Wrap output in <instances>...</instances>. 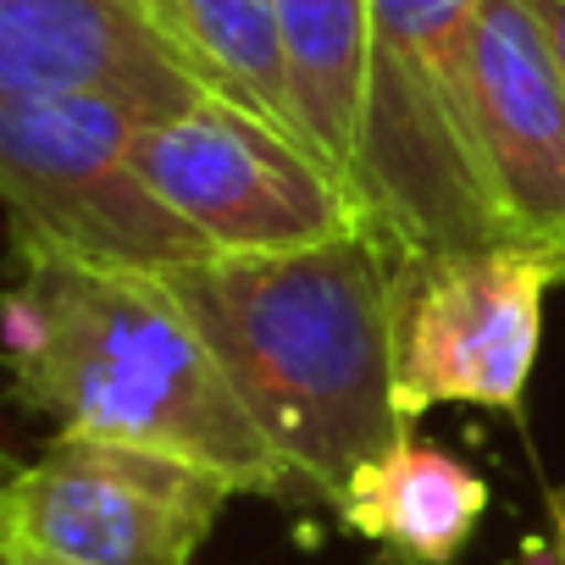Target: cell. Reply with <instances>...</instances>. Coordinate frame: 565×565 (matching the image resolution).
Instances as JSON below:
<instances>
[{
	"label": "cell",
	"instance_id": "7",
	"mask_svg": "<svg viewBox=\"0 0 565 565\" xmlns=\"http://www.w3.org/2000/svg\"><path fill=\"white\" fill-rule=\"evenodd\" d=\"M233 488L178 455L56 433L0 488L12 548L67 565H194Z\"/></svg>",
	"mask_w": 565,
	"mask_h": 565
},
{
	"label": "cell",
	"instance_id": "5",
	"mask_svg": "<svg viewBox=\"0 0 565 565\" xmlns=\"http://www.w3.org/2000/svg\"><path fill=\"white\" fill-rule=\"evenodd\" d=\"M128 167L216 255L306 249L366 227L344 178H333L295 134L222 95L150 117L128 145Z\"/></svg>",
	"mask_w": 565,
	"mask_h": 565
},
{
	"label": "cell",
	"instance_id": "9",
	"mask_svg": "<svg viewBox=\"0 0 565 565\" xmlns=\"http://www.w3.org/2000/svg\"><path fill=\"white\" fill-rule=\"evenodd\" d=\"M45 89L128 95L156 117L205 95L145 0H0V95Z\"/></svg>",
	"mask_w": 565,
	"mask_h": 565
},
{
	"label": "cell",
	"instance_id": "16",
	"mask_svg": "<svg viewBox=\"0 0 565 565\" xmlns=\"http://www.w3.org/2000/svg\"><path fill=\"white\" fill-rule=\"evenodd\" d=\"M12 565H67V559H51V554H29V548H12Z\"/></svg>",
	"mask_w": 565,
	"mask_h": 565
},
{
	"label": "cell",
	"instance_id": "14",
	"mask_svg": "<svg viewBox=\"0 0 565 565\" xmlns=\"http://www.w3.org/2000/svg\"><path fill=\"white\" fill-rule=\"evenodd\" d=\"M543 510H548V532H554V565H565V482L548 488Z\"/></svg>",
	"mask_w": 565,
	"mask_h": 565
},
{
	"label": "cell",
	"instance_id": "12",
	"mask_svg": "<svg viewBox=\"0 0 565 565\" xmlns=\"http://www.w3.org/2000/svg\"><path fill=\"white\" fill-rule=\"evenodd\" d=\"M145 12L205 95H222L249 117L295 134L277 0H145Z\"/></svg>",
	"mask_w": 565,
	"mask_h": 565
},
{
	"label": "cell",
	"instance_id": "4",
	"mask_svg": "<svg viewBox=\"0 0 565 565\" xmlns=\"http://www.w3.org/2000/svg\"><path fill=\"white\" fill-rule=\"evenodd\" d=\"M150 117L106 89L0 95V205L12 238L150 277L216 255L128 167V145Z\"/></svg>",
	"mask_w": 565,
	"mask_h": 565
},
{
	"label": "cell",
	"instance_id": "10",
	"mask_svg": "<svg viewBox=\"0 0 565 565\" xmlns=\"http://www.w3.org/2000/svg\"><path fill=\"white\" fill-rule=\"evenodd\" d=\"M488 504L493 488L471 460L405 433L350 477L333 515L350 537L383 548L394 565H455L471 548Z\"/></svg>",
	"mask_w": 565,
	"mask_h": 565
},
{
	"label": "cell",
	"instance_id": "2",
	"mask_svg": "<svg viewBox=\"0 0 565 565\" xmlns=\"http://www.w3.org/2000/svg\"><path fill=\"white\" fill-rule=\"evenodd\" d=\"M0 366L12 399L56 433L161 449L233 493L300 499L189 311L150 271H106L12 238L0 282Z\"/></svg>",
	"mask_w": 565,
	"mask_h": 565
},
{
	"label": "cell",
	"instance_id": "13",
	"mask_svg": "<svg viewBox=\"0 0 565 565\" xmlns=\"http://www.w3.org/2000/svg\"><path fill=\"white\" fill-rule=\"evenodd\" d=\"M532 12H537V23H543V34L559 56V73H565V0H532Z\"/></svg>",
	"mask_w": 565,
	"mask_h": 565
},
{
	"label": "cell",
	"instance_id": "1",
	"mask_svg": "<svg viewBox=\"0 0 565 565\" xmlns=\"http://www.w3.org/2000/svg\"><path fill=\"white\" fill-rule=\"evenodd\" d=\"M161 282L300 499L339 504L350 477L411 433L394 399V249L372 227L271 255H200Z\"/></svg>",
	"mask_w": 565,
	"mask_h": 565
},
{
	"label": "cell",
	"instance_id": "15",
	"mask_svg": "<svg viewBox=\"0 0 565 565\" xmlns=\"http://www.w3.org/2000/svg\"><path fill=\"white\" fill-rule=\"evenodd\" d=\"M18 471V460L0 455V488H7V477ZM0 565H12V532H7V515H0Z\"/></svg>",
	"mask_w": 565,
	"mask_h": 565
},
{
	"label": "cell",
	"instance_id": "3",
	"mask_svg": "<svg viewBox=\"0 0 565 565\" xmlns=\"http://www.w3.org/2000/svg\"><path fill=\"white\" fill-rule=\"evenodd\" d=\"M477 0H372L355 200L394 255L510 244L466 134V34Z\"/></svg>",
	"mask_w": 565,
	"mask_h": 565
},
{
	"label": "cell",
	"instance_id": "11",
	"mask_svg": "<svg viewBox=\"0 0 565 565\" xmlns=\"http://www.w3.org/2000/svg\"><path fill=\"white\" fill-rule=\"evenodd\" d=\"M277 29L282 67H289L295 134L333 178L350 183L366 106L372 0H277Z\"/></svg>",
	"mask_w": 565,
	"mask_h": 565
},
{
	"label": "cell",
	"instance_id": "8",
	"mask_svg": "<svg viewBox=\"0 0 565 565\" xmlns=\"http://www.w3.org/2000/svg\"><path fill=\"white\" fill-rule=\"evenodd\" d=\"M466 134L504 238L548 255L565 282V73L532 0H477Z\"/></svg>",
	"mask_w": 565,
	"mask_h": 565
},
{
	"label": "cell",
	"instance_id": "6",
	"mask_svg": "<svg viewBox=\"0 0 565 565\" xmlns=\"http://www.w3.org/2000/svg\"><path fill=\"white\" fill-rule=\"evenodd\" d=\"M559 266L526 244L394 255V399L416 427L433 405H477L526 427L543 300Z\"/></svg>",
	"mask_w": 565,
	"mask_h": 565
}]
</instances>
